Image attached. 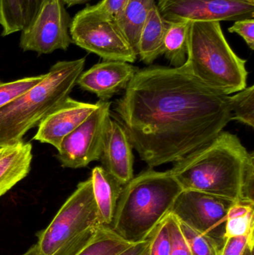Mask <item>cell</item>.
I'll list each match as a JSON object with an SVG mask.
<instances>
[{
    "label": "cell",
    "mask_w": 254,
    "mask_h": 255,
    "mask_svg": "<svg viewBox=\"0 0 254 255\" xmlns=\"http://www.w3.org/2000/svg\"><path fill=\"white\" fill-rule=\"evenodd\" d=\"M114 112L151 169L178 161L231 121L230 96L198 80L185 64L139 69Z\"/></svg>",
    "instance_id": "obj_1"
},
{
    "label": "cell",
    "mask_w": 254,
    "mask_h": 255,
    "mask_svg": "<svg viewBox=\"0 0 254 255\" xmlns=\"http://www.w3.org/2000/svg\"><path fill=\"white\" fill-rule=\"evenodd\" d=\"M169 171L183 190L254 203V152L230 132L222 130Z\"/></svg>",
    "instance_id": "obj_2"
},
{
    "label": "cell",
    "mask_w": 254,
    "mask_h": 255,
    "mask_svg": "<svg viewBox=\"0 0 254 255\" xmlns=\"http://www.w3.org/2000/svg\"><path fill=\"white\" fill-rule=\"evenodd\" d=\"M183 190L169 171L149 168L124 185L110 227L128 242L149 238Z\"/></svg>",
    "instance_id": "obj_3"
},
{
    "label": "cell",
    "mask_w": 254,
    "mask_h": 255,
    "mask_svg": "<svg viewBox=\"0 0 254 255\" xmlns=\"http://www.w3.org/2000/svg\"><path fill=\"white\" fill-rule=\"evenodd\" d=\"M85 61V58L58 61L43 80L0 109V148L22 141L30 129L70 97Z\"/></svg>",
    "instance_id": "obj_4"
},
{
    "label": "cell",
    "mask_w": 254,
    "mask_h": 255,
    "mask_svg": "<svg viewBox=\"0 0 254 255\" xmlns=\"http://www.w3.org/2000/svg\"><path fill=\"white\" fill-rule=\"evenodd\" d=\"M184 64L198 80L225 95L247 87L246 60L233 50L219 21L191 22Z\"/></svg>",
    "instance_id": "obj_5"
},
{
    "label": "cell",
    "mask_w": 254,
    "mask_h": 255,
    "mask_svg": "<svg viewBox=\"0 0 254 255\" xmlns=\"http://www.w3.org/2000/svg\"><path fill=\"white\" fill-rule=\"evenodd\" d=\"M104 225L92 192L90 178L78 184L50 224L38 234L40 255H55L86 234Z\"/></svg>",
    "instance_id": "obj_6"
},
{
    "label": "cell",
    "mask_w": 254,
    "mask_h": 255,
    "mask_svg": "<svg viewBox=\"0 0 254 255\" xmlns=\"http://www.w3.org/2000/svg\"><path fill=\"white\" fill-rule=\"evenodd\" d=\"M235 202L203 192L183 190L170 213L194 230L213 238L222 249L228 211Z\"/></svg>",
    "instance_id": "obj_7"
},
{
    "label": "cell",
    "mask_w": 254,
    "mask_h": 255,
    "mask_svg": "<svg viewBox=\"0 0 254 255\" xmlns=\"http://www.w3.org/2000/svg\"><path fill=\"white\" fill-rule=\"evenodd\" d=\"M70 34L73 43L104 61H137V54L113 21L88 16L80 10L72 19Z\"/></svg>",
    "instance_id": "obj_8"
},
{
    "label": "cell",
    "mask_w": 254,
    "mask_h": 255,
    "mask_svg": "<svg viewBox=\"0 0 254 255\" xmlns=\"http://www.w3.org/2000/svg\"><path fill=\"white\" fill-rule=\"evenodd\" d=\"M97 104V109L63 139L57 154L62 167L79 169L100 160L111 103L99 100Z\"/></svg>",
    "instance_id": "obj_9"
},
{
    "label": "cell",
    "mask_w": 254,
    "mask_h": 255,
    "mask_svg": "<svg viewBox=\"0 0 254 255\" xmlns=\"http://www.w3.org/2000/svg\"><path fill=\"white\" fill-rule=\"evenodd\" d=\"M157 6L167 24L254 17V0H158Z\"/></svg>",
    "instance_id": "obj_10"
},
{
    "label": "cell",
    "mask_w": 254,
    "mask_h": 255,
    "mask_svg": "<svg viewBox=\"0 0 254 255\" xmlns=\"http://www.w3.org/2000/svg\"><path fill=\"white\" fill-rule=\"evenodd\" d=\"M72 19L61 0H47L34 23L22 31L19 47L39 55L67 50L73 43L70 34Z\"/></svg>",
    "instance_id": "obj_11"
},
{
    "label": "cell",
    "mask_w": 254,
    "mask_h": 255,
    "mask_svg": "<svg viewBox=\"0 0 254 255\" xmlns=\"http://www.w3.org/2000/svg\"><path fill=\"white\" fill-rule=\"evenodd\" d=\"M97 107V103H83L67 97L40 121L33 139L50 144L58 150L63 139L79 127Z\"/></svg>",
    "instance_id": "obj_12"
},
{
    "label": "cell",
    "mask_w": 254,
    "mask_h": 255,
    "mask_svg": "<svg viewBox=\"0 0 254 255\" xmlns=\"http://www.w3.org/2000/svg\"><path fill=\"white\" fill-rule=\"evenodd\" d=\"M138 70V67L125 61H104L82 72L76 85L84 91L95 94L99 100L108 101L125 89Z\"/></svg>",
    "instance_id": "obj_13"
},
{
    "label": "cell",
    "mask_w": 254,
    "mask_h": 255,
    "mask_svg": "<svg viewBox=\"0 0 254 255\" xmlns=\"http://www.w3.org/2000/svg\"><path fill=\"white\" fill-rule=\"evenodd\" d=\"M128 134L120 123L109 120L101 151L102 167L122 185L134 178V154Z\"/></svg>",
    "instance_id": "obj_14"
},
{
    "label": "cell",
    "mask_w": 254,
    "mask_h": 255,
    "mask_svg": "<svg viewBox=\"0 0 254 255\" xmlns=\"http://www.w3.org/2000/svg\"><path fill=\"white\" fill-rule=\"evenodd\" d=\"M32 158L30 142L22 140L2 147L0 152V198L29 173Z\"/></svg>",
    "instance_id": "obj_15"
},
{
    "label": "cell",
    "mask_w": 254,
    "mask_h": 255,
    "mask_svg": "<svg viewBox=\"0 0 254 255\" xmlns=\"http://www.w3.org/2000/svg\"><path fill=\"white\" fill-rule=\"evenodd\" d=\"M90 179L101 221L105 226H110L124 185L102 166H95L92 169Z\"/></svg>",
    "instance_id": "obj_16"
},
{
    "label": "cell",
    "mask_w": 254,
    "mask_h": 255,
    "mask_svg": "<svg viewBox=\"0 0 254 255\" xmlns=\"http://www.w3.org/2000/svg\"><path fill=\"white\" fill-rule=\"evenodd\" d=\"M167 23L155 4L149 12L139 40L137 56L146 64H151L164 53V40Z\"/></svg>",
    "instance_id": "obj_17"
},
{
    "label": "cell",
    "mask_w": 254,
    "mask_h": 255,
    "mask_svg": "<svg viewBox=\"0 0 254 255\" xmlns=\"http://www.w3.org/2000/svg\"><path fill=\"white\" fill-rule=\"evenodd\" d=\"M155 4V0H128L123 11L115 21L137 55L142 29Z\"/></svg>",
    "instance_id": "obj_18"
},
{
    "label": "cell",
    "mask_w": 254,
    "mask_h": 255,
    "mask_svg": "<svg viewBox=\"0 0 254 255\" xmlns=\"http://www.w3.org/2000/svg\"><path fill=\"white\" fill-rule=\"evenodd\" d=\"M110 226L101 225L89 242L75 255H118L133 245Z\"/></svg>",
    "instance_id": "obj_19"
},
{
    "label": "cell",
    "mask_w": 254,
    "mask_h": 255,
    "mask_svg": "<svg viewBox=\"0 0 254 255\" xmlns=\"http://www.w3.org/2000/svg\"><path fill=\"white\" fill-rule=\"evenodd\" d=\"M190 24V22L167 24L164 55L173 67H181L186 62Z\"/></svg>",
    "instance_id": "obj_20"
},
{
    "label": "cell",
    "mask_w": 254,
    "mask_h": 255,
    "mask_svg": "<svg viewBox=\"0 0 254 255\" xmlns=\"http://www.w3.org/2000/svg\"><path fill=\"white\" fill-rule=\"evenodd\" d=\"M254 235V203L236 202L230 208L225 239Z\"/></svg>",
    "instance_id": "obj_21"
},
{
    "label": "cell",
    "mask_w": 254,
    "mask_h": 255,
    "mask_svg": "<svg viewBox=\"0 0 254 255\" xmlns=\"http://www.w3.org/2000/svg\"><path fill=\"white\" fill-rule=\"evenodd\" d=\"M231 121H237L249 127H254V86L246 87L230 96Z\"/></svg>",
    "instance_id": "obj_22"
},
{
    "label": "cell",
    "mask_w": 254,
    "mask_h": 255,
    "mask_svg": "<svg viewBox=\"0 0 254 255\" xmlns=\"http://www.w3.org/2000/svg\"><path fill=\"white\" fill-rule=\"evenodd\" d=\"M179 224L191 255H220L222 249L213 238L194 230L181 222L179 221Z\"/></svg>",
    "instance_id": "obj_23"
},
{
    "label": "cell",
    "mask_w": 254,
    "mask_h": 255,
    "mask_svg": "<svg viewBox=\"0 0 254 255\" xmlns=\"http://www.w3.org/2000/svg\"><path fill=\"white\" fill-rule=\"evenodd\" d=\"M46 73L4 82L0 80V109L31 89L46 77Z\"/></svg>",
    "instance_id": "obj_24"
},
{
    "label": "cell",
    "mask_w": 254,
    "mask_h": 255,
    "mask_svg": "<svg viewBox=\"0 0 254 255\" xmlns=\"http://www.w3.org/2000/svg\"><path fill=\"white\" fill-rule=\"evenodd\" d=\"M1 35H10L22 29L20 0H0Z\"/></svg>",
    "instance_id": "obj_25"
},
{
    "label": "cell",
    "mask_w": 254,
    "mask_h": 255,
    "mask_svg": "<svg viewBox=\"0 0 254 255\" xmlns=\"http://www.w3.org/2000/svg\"><path fill=\"white\" fill-rule=\"evenodd\" d=\"M128 0H102L95 5L86 6L81 11L98 19L115 21L123 11Z\"/></svg>",
    "instance_id": "obj_26"
},
{
    "label": "cell",
    "mask_w": 254,
    "mask_h": 255,
    "mask_svg": "<svg viewBox=\"0 0 254 255\" xmlns=\"http://www.w3.org/2000/svg\"><path fill=\"white\" fill-rule=\"evenodd\" d=\"M167 216L149 235L150 244L147 255H170L171 243Z\"/></svg>",
    "instance_id": "obj_27"
},
{
    "label": "cell",
    "mask_w": 254,
    "mask_h": 255,
    "mask_svg": "<svg viewBox=\"0 0 254 255\" xmlns=\"http://www.w3.org/2000/svg\"><path fill=\"white\" fill-rule=\"evenodd\" d=\"M171 237V253L169 255H192L184 237L180 231L178 220L171 213L167 216Z\"/></svg>",
    "instance_id": "obj_28"
},
{
    "label": "cell",
    "mask_w": 254,
    "mask_h": 255,
    "mask_svg": "<svg viewBox=\"0 0 254 255\" xmlns=\"http://www.w3.org/2000/svg\"><path fill=\"white\" fill-rule=\"evenodd\" d=\"M46 1L47 0H20L22 31H27L32 25Z\"/></svg>",
    "instance_id": "obj_29"
},
{
    "label": "cell",
    "mask_w": 254,
    "mask_h": 255,
    "mask_svg": "<svg viewBox=\"0 0 254 255\" xmlns=\"http://www.w3.org/2000/svg\"><path fill=\"white\" fill-rule=\"evenodd\" d=\"M229 32L237 33L244 39L251 49H254V19L246 18L235 21L234 25L228 28Z\"/></svg>",
    "instance_id": "obj_30"
},
{
    "label": "cell",
    "mask_w": 254,
    "mask_h": 255,
    "mask_svg": "<svg viewBox=\"0 0 254 255\" xmlns=\"http://www.w3.org/2000/svg\"><path fill=\"white\" fill-rule=\"evenodd\" d=\"M251 243H254V235L226 238L220 255H243Z\"/></svg>",
    "instance_id": "obj_31"
},
{
    "label": "cell",
    "mask_w": 254,
    "mask_h": 255,
    "mask_svg": "<svg viewBox=\"0 0 254 255\" xmlns=\"http://www.w3.org/2000/svg\"><path fill=\"white\" fill-rule=\"evenodd\" d=\"M150 239L149 238L141 242L135 243L123 253L118 255H147Z\"/></svg>",
    "instance_id": "obj_32"
},
{
    "label": "cell",
    "mask_w": 254,
    "mask_h": 255,
    "mask_svg": "<svg viewBox=\"0 0 254 255\" xmlns=\"http://www.w3.org/2000/svg\"><path fill=\"white\" fill-rule=\"evenodd\" d=\"M64 5H67L68 7L76 5V4H83L86 1H90V0H61Z\"/></svg>",
    "instance_id": "obj_33"
},
{
    "label": "cell",
    "mask_w": 254,
    "mask_h": 255,
    "mask_svg": "<svg viewBox=\"0 0 254 255\" xmlns=\"http://www.w3.org/2000/svg\"><path fill=\"white\" fill-rule=\"evenodd\" d=\"M21 255H39L38 249H37V244L33 245L31 248L28 249L25 253Z\"/></svg>",
    "instance_id": "obj_34"
},
{
    "label": "cell",
    "mask_w": 254,
    "mask_h": 255,
    "mask_svg": "<svg viewBox=\"0 0 254 255\" xmlns=\"http://www.w3.org/2000/svg\"><path fill=\"white\" fill-rule=\"evenodd\" d=\"M254 243H251L245 250L243 255H254Z\"/></svg>",
    "instance_id": "obj_35"
},
{
    "label": "cell",
    "mask_w": 254,
    "mask_h": 255,
    "mask_svg": "<svg viewBox=\"0 0 254 255\" xmlns=\"http://www.w3.org/2000/svg\"><path fill=\"white\" fill-rule=\"evenodd\" d=\"M1 149H2V148H0V152H1Z\"/></svg>",
    "instance_id": "obj_36"
},
{
    "label": "cell",
    "mask_w": 254,
    "mask_h": 255,
    "mask_svg": "<svg viewBox=\"0 0 254 255\" xmlns=\"http://www.w3.org/2000/svg\"><path fill=\"white\" fill-rule=\"evenodd\" d=\"M0 24H1V19H0Z\"/></svg>",
    "instance_id": "obj_37"
}]
</instances>
